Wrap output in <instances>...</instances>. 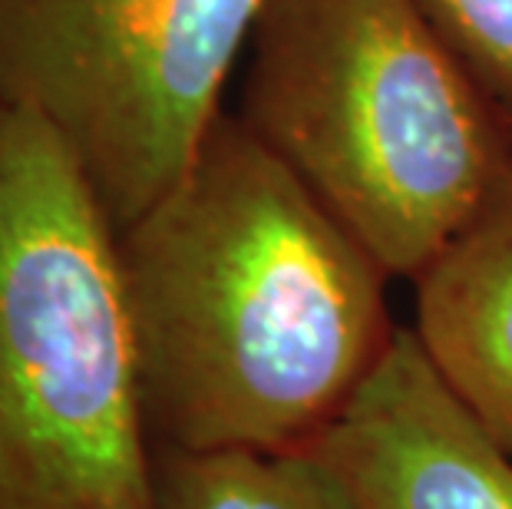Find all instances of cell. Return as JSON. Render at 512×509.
<instances>
[{"label": "cell", "mask_w": 512, "mask_h": 509, "mask_svg": "<svg viewBox=\"0 0 512 509\" xmlns=\"http://www.w3.org/2000/svg\"><path fill=\"white\" fill-rule=\"evenodd\" d=\"M235 116L390 278L512 166V123L413 0H261Z\"/></svg>", "instance_id": "obj_2"}, {"label": "cell", "mask_w": 512, "mask_h": 509, "mask_svg": "<svg viewBox=\"0 0 512 509\" xmlns=\"http://www.w3.org/2000/svg\"><path fill=\"white\" fill-rule=\"evenodd\" d=\"M261 0H0V106L40 116L126 229L192 166Z\"/></svg>", "instance_id": "obj_4"}, {"label": "cell", "mask_w": 512, "mask_h": 509, "mask_svg": "<svg viewBox=\"0 0 512 509\" xmlns=\"http://www.w3.org/2000/svg\"><path fill=\"white\" fill-rule=\"evenodd\" d=\"M0 509H159L116 225L17 106H0Z\"/></svg>", "instance_id": "obj_3"}, {"label": "cell", "mask_w": 512, "mask_h": 509, "mask_svg": "<svg viewBox=\"0 0 512 509\" xmlns=\"http://www.w3.org/2000/svg\"><path fill=\"white\" fill-rule=\"evenodd\" d=\"M512 123V0H413Z\"/></svg>", "instance_id": "obj_8"}, {"label": "cell", "mask_w": 512, "mask_h": 509, "mask_svg": "<svg viewBox=\"0 0 512 509\" xmlns=\"http://www.w3.org/2000/svg\"><path fill=\"white\" fill-rule=\"evenodd\" d=\"M159 509H361L311 447L156 453Z\"/></svg>", "instance_id": "obj_7"}, {"label": "cell", "mask_w": 512, "mask_h": 509, "mask_svg": "<svg viewBox=\"0 0 512 509\" xmlns=\"http://www.w3.org/2000/svg\"><path fill=\"white\" fill-rule=\"evenodd\" d=\"M308 447L361 509H512V453L440 381L407 328Z\"/></svg>", "instance_id": "obj_5"}, {"label": "cell", "mask_w": 512, "mask_h": 509, "mask_svg": "<svg viewBox=\"0 0 512 509\" xmlns=\"http://www.w3.org/2000/svg\"><path fill=\"white\" fill-rule=\"evenodd\" d=\"M116 248L152 453L308 447L397 334L384 265L235 113Z\"/></svg>", "instance_id": "obj_1"}, {"label": "cell", "mask_w": 512, "mask_h": 509, "mask_svg": "<svg viewBox=\"0 0 512 509\" xmlns=\"http://www.w3.org/2000/svg\"><path fill=\"white\" fill-rule=\"evenodd\" d=\"M413 285L433 371L512 453V166Z\"/></svg>", "instance_id": "obj_6"}]
</instances>
